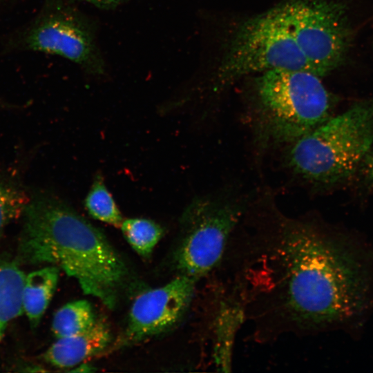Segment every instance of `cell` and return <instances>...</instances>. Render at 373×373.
Here are the masks:
<instances>
[{"label": "cell", "instance_id": "5", "mask_svg": "<svg viewBox=\"0 0 373 373\" xmlns=\"http://www.w3.org/2000/svg\"><path fill=\"white\" fill-rule=\"evenodd\" d=\"M273 70L313 73L291 35L281 6L239 27L219 69L218 80L227 84L245 75Z\"/></svg>", "mask_w": 373, "mask_h": 373}, {"label": "cell", "instance_id": "18", "mask_svg": "<svg viewBox=\"0 0 373 373\" xmlns=\"http://www.w3.org/2000/svg\"><path fill=\"white\" fill-rule=\"evenodd\" d=\"M365 183L373 187V149H370L358 167Z\"/></svg>", "mask_w": 373, "mask_h": 373}, {"label": "cell", "instance_id": "2", "mask_svg": "<svg viewBox=\"0 0 373 373\" xmlns=\"http://www.w3.org/2000/svg\"><path fill=\"white\" fill-rule=\"evenodd\" d=\"M23 216L20 259L58 265L78 281L86 294L113 307L127 269L104 234L53 196L30 200Z\"/></svg>", "mask_w": 373, "mask_h": 373}, {"label": "cell", "instance_id": "16", "mask_svg": "<svg viewBox=\"0 0 373 373\" xmlns=\"http://www.w3.org/2000/svg\"><path fill=\"white\" fill-rule=\"evenodd\" d=\"M84 205L88 213L95 219L120 227L123 221L122 216L101 175L95 176L85 198Z\"/></svg>", "mask_w": 373, "mask_h": 373}, {"label": "cell", "instance_id": "13", "mask_svg": "<svg viewBox=\"0 0 373 373\" xmlns=\"http://www.w3.org/2000/svg\"><path fill=\"white\" fill-rule=\"evenodd\" d=\"M25 277L16 263L0 260V343L9 323L23 312Z\"/></svg>", "mask_w": 373, "mask_h": 373}, {"label": "cell", "instance_id": "7", "mask_svg": "<svg viewBox=\"0 0 373 373\" xmlns=\"http://www.w3.org/2000/svg\"><path fill=\"white\" fill-rule=\"evenodd\" d=\"M244 213L243 202L227 194L193 199L182 215L184 233L175 258L181 274L197 281L220 265Z\"/></svg>", "mask_w": 373, "mask_h": 373}, {"label": "cell", "instance_id": "1", "mask_svg": "<svg viewBox=\"0 0 373 373\" xmlns=\"http://www.w3.org/2000/svg\"><path fill=\"white\" fill-rule=\"evenodd\" d=\"M233 280L260 341L343 323L367 305L365 266L342 239L309 220L276 217L269 230L229 242Z\"/></svg>", "mask_w": 373, "mask_h": 373}, {"label": "cell", "instance_id": "17", "mask_svg": "<svg viewBox=\"0 0 373 373\" xmlns=\"http://www.w3.org/2000/svg\"><path fill=\"white\" fill-rule=\"evenodd\" d=\"M29 201L23 191L0 182V236L11 222L23 215Z\"/></svg>", "mask_w": 373, "mask_h": 373}, {"label": "cell", "instance_id": "4", "mask_svg": "<svg viewBox=\"0 0 373 373\" xmlns=\"http://www.w3.org/2000/svg\"><path fill=\"white\" fill-rule=\"evenodd\" d=\"M373 144V99L353 104L290 144L287 162L308 182H342L358 169Z\"/></svg>", "mask_w": 373, "mask_h": 373}, {"label": "cell", "instance_id": "15", "mask_svg": "<svg viewBox=\"0 0 373 373\" xmlns=\"http://www.w3.org/2000/svg\"><path fill=\"white\" fill-rule=\"evenodd\" d=\"M120 227L132 248L145 258L151 255L163 234V230L158 224L146 218L123 220Z\"/></svg>", "mask_w": 373, "mask_h": 373}, {"label": "cell", "instance_id": "6", "mask_svg": "<svg viewBox=\"0 0 373 373\" xmlns=\"http://www.w3.org/2000/svg\"><path fill=\"white\" fill-rule=\"evenodd\" d=\"M68 0H46L37 16L17 36L21 49L57 55L88 75H105L106 64L97 41V23Z\"/></svg>", "mask_w": 373, "mask_h": 373}, {"label": "cell", "instance_id": "20", "mask_svg": "<svg viewBox=\"0 0 373 373\" xmlns=\"http://www.w3.org/2000/svg\"><path fill=\"white\" fill-rule=\"evenodd\" d=\"M73 372H92L93 371V367H90L88 365H82L81 366L78 367L77 368L73 370Z\"/></svg>", "mask_w": 373, "mask_h": 373}, {"label": "cell", "instance_id": "14", "mask_svg": "<svg viewBox=\"0 0 373 373\" xmlns=\"http://www.w3.org/2000/svg\"><path fill=\"white\" fill-rule=\"evenodd\" d=\"M96 319L86 300L68 303L59 309L52 319V330L57 338L75 335L92 327Z\"/></svg>", "mask_w": 373, "mask_h": 373}, {"label": "cell", "instance_id": "9", "mask_svg": "<svg viewBox=\"0 0 373 373\" xmlns=\"http://www.w3.org/2000/svg\"><path fill=\"white\" fill-rule=\"evenodd\" d=\"M195 282L180 274L163 286L140 293L131 305L120 345L140 341L171 327L187 309Z\"/></svg>", "mask_w": 373, "mask_h": 373}, {"label": "cell", "instance_id": "8", "mask_svg": "<svg viewBox=\"0 0 373 373\" xmlns=\"http://www.w3.org/2000/svg\"><path fill=\"white\" fill-rule=\"evenodd\" d=\"M289 28L312 72L324 76L344 61L352 30L336 0H291L280 5Z\"/></svg>", "mask_w": 373, "mask_h": 373}, {"label": "cell", "instance_id": "3", "mask_svg": "<svg viewBox=\"0 0 373 373\" xmlns=\"http://www.w3.org/2000/svg\"><path fill=\"white\" fill-rule=\"evenodd\" d=\"M254 123L263 145L291 144L329 119L332 100L317 75L273 70L256 80Z\"/></svg>", "mask_w": 373, "mask_h": 373}, {"label": "cell", "instance_id": "12", "mask_svg": "<svg viewBox=\"0 0 373 373\" xmlns=\"http://www.w3.org/2000/svg\"><path fill=\"white\" fill-rule=\"evenodd\" d=\"M59 269L47 267L25 277L22 291L23 312L32 327H36L46 312L55 291Z\"/></svg>", "mask_w": 373, "mask_h": 373}, {"label": "cell", "instance_id": "10", "mask_svg": "<svg viewBox=\"0 0 373 373\" xmlns=\"http://www.w3.org/2000/svg\"><path fill=\"white\" fill-rule=\"evenodd\" d=\"M218 309L214 319L213 357L218 367L227 372L231 367L235 336L246 318L244 303L231 285L221 287Z\"/></svg>", "mask_w": 373, "mask_h": 373}, {"label": "cell", "instance_id": "11", "mask_svg": "<svg viewBox=\"0 0 373 373\" xmlns=\"http://www.w3.org/2000/svg\"><path fill=\"white\" fill-rule=\"evenodd\" d=\"M110 342L111 331L107 323L96 320L83 332L57 338L46 352L44 358L55 367H73L103 351Z\"/></svg>", "mask_w": 373, "mask_h": 373}, {"label": "cell", "instance_id": "19", "mask_svg": "<svg viewBox=\"0 0 373 373\" xmlns=\"http://www.w3.org/2000/svg\"><path fill=\"white\" fill-rule=\"evenodd\" d=\"M73 3L84 1L102 10H113L130 0H68Z\"/></svg>", "mask_w": 373, "mask_h": 373}]
</instances>
